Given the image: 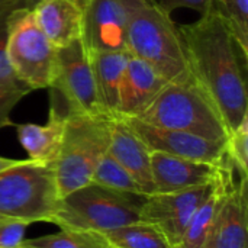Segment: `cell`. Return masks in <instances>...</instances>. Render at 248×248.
<instances>
[{
	"label": "cell",
	"instance_id": "cb8c5ba5",
	"mask_svg": "<svg viewBox=\"0 0 248 248\" xmlns=\"http://www.w3.org/2000/svg\"><path fill=\"white\" fill-rule=\"evenodd\" d=\"M225 151L232 163L234 169L243 176L247 177L248 169V116L243 119L240 126L230 134Z\"/></svg>",
	"mask_w": 248,
	"mask_h": 248
},
{
	"label": "cell",
	"instance_id": "7a4b0ae2",
	"mask_svg": "<svg viewBox=\"0 0 248 248\" xmlns=\"http://www.w3.org/2000/svg\"><path fill=\"white\" fill-rule=\"evenodd\" d=\"M110 124L109 115L65 110L64 140L54 163L61 198L92 183L93 173L109 148Z\"/></svg>",
	"mask_w": 248,
	"mask_h": 248
},
{
	"label": "cell",
	"instance_id": "7c38bea8",
	"mask_svg": "<svg viewBox=\"0 0 248 248\" xmlns=\"http://www.w3.org/2000/svg\"><path fill=\"white\" fill-rule=\"evenodd\" d=\"M222 163L214 164L153 151L151 176L154 193H173L209 185L218 177Z\"/></svg>",
	"mask_w": 248,
	"mask_h": 248
},
{
	"label": "cell",
	"instance_id": "9c48e42d",
	"mask_svg": "<svg viewBox=\"0 0 248 248\" xmlns=\"http://www.w3.org/2000/svg\"><path fill=\"white\" fill-rule=\"evenodd\" d=\"M142 3L145 0H83L80 39L87 52L125 51L131 16Z\"/></svg>",
	"mask_w": 248,
	"mask_h": 248
},
{
	"label": "cell",
	"instance_id": "836d02e7",
	"mask_svg": "<svg viewBox=\"0 0 248 248\" xmlns=\"http://www.w3.org/2000/svg\"><path fill=\"white\" fill-rule=\"evenodd\" d=\"M19 248H25V247H19Z\"/></svg>",
	"mask_w": 248,
	"mask_h": 248
},
{
	"label": "cell",
	"instance_id": "d6a6232c",
	"mask_svg": "<svg viewBox=\"0 0 248 248\" xmlns=\"http://www.w3.org/2000/svg\"><path fill=\"white\" fill-rule=\"evenodd\" d=\"M81 1H83V0H77V3H78V4H80ZM145 1H148V3H150V0H145Z\"/></svg>",
	"mask_w": 248,
	"mask_h": 248
},
{
	"label": "cell",
	"instance_id": "277c9868",
	"mask_svg": "<svg viewBox=\"0 0 248 248\" xmlns=\"http://www.w3.org/2000/svg\"><path fill=\"white\" fill-rule=\"evenodd\" d=\"M145 124L227 142L230 132L208 96L190 78L167 83L137 118Z\"/></svg>",
	"mask_w": 248,
	"mask_h": 248
},
{
	"label": "cell",
	"instance_id": "f1b7e54d",
	"mask_svg": "<svg viewBox=\"0 0 248 248\" xmlns=\"http://www.w3.org/2000/svg\"><path fill=\"white\" fill-rule=\"evenodd\" d=\"M25 0H0V20L7 19L13 12L23 9Z\"/></svg>",
	"mask_w": 248,
	"mask_h": 248
},
{
	"label": "cell",
	"instance_id": "5b68a950",
	"mask_svg": "<svg viewBox=\"0 0 248 248\" xmlns=\"http://www.w3.org/2000/svg\"><path fill=\"white\" fill-rule=\"evenodd\" d=\"M54 164L19 160L0 171V217L29 225L52 222L60 205Z\"/></svg>",
	"mask_w": 248,
	"mask_h": 248
},
{
	"label": "cell",
	"instance_id": "603a6c76",
	"mask_svg": "<svg viewBox=\"0 0 248 248\" xmlns=\"http://www.w3.org/2000/svg\"><path fill=\"white\" fill-rule=\"evenodd\" d=\"M243 55H248V0H215Z\"/></svg>",
	"mask_w": 248,
	"mask_h": 248
},
{
	"label": "cell",
	"instance_id": "30bf717a",
	"mask_svg": "<svg viewBox=\"0 0 248 248\" xmlns=\"http://www.w3.org/2000/svg\"><path fill=\"white\" fill-rule=\"evenodd\" d=\"M215 180L209 185L182 192L145 196L141 208V221L154 225L173 248L182 238L198 208L211 193Z\"/></svg>",
	"mask_w": 248,
	"mask_h": 248
},
{
	"label": "cell",
	"instance_id": "52a82bcc",
	"mask_svg": "<svg viewBox=\"0 0 248 248\" xmlns=\"http://www.w3.org/2000/svg\"><path fill=\"white\" fill-rule=\"evenodd\" d=\"M6 52L16 78L29 90L51 87L57 48L35 22L32 10L23 7L7 17Z\"/></svg>",
	"mask_w": 248,
	"mask_h": 248
},
{
	"label": "cell",
	"instance_id": "44dd1931",
	"mask_svg": "<svg viewBox=\"0 0 248 248\" xmlns=\"http://www.w3.org/2000/svg\"><path fill=\"white\" fill-rule=\"evenodd\" d=\"M20 247L25 248H102L103 240L96 232H83L61 228L55 234L25 238Z\"/></svg>",
	"mask_w": 248,
	"mask_h": 248
},
{
	"label": "cell",
	"instance_id": "5bb4252c",
	"mask_svg": "<svg viewBox=\"0 0 248 248\" xmlns=\"http://www.w3.org/2000/svg\"><path fill=\"white\" fill-rule=\"evenodd\" d=\"M247 177L230 183L205 248H247Z\"/></svg>",
	"mask_w": 248,
	"mask_h": 248
},
{
	"label": "cell",
	"instance_id": "4fadbf2b",
	"mask_svg": "<svg viewBox=\"0 0 248 248\" xmlns=\"http://www.w3.org/2000/svg\"><path fill=\"white\" fill-rule=\"evenodd\" d=\"M167 83L150 64L129 55L119 86L116 116L138 118Z\"/></svg>",
	"mask_w": 248,
	"mask_h": 248
},
{
	"label": "cell",
	"instance_id": "8992f818",
	"mask_svg": "<svg viewBox=\"0 0 248 248\" xmlns=\"http://www.w3.org/2000/svg\"><path fill=\"white\" fill-rule=\"evenodd\" d=\"M126 51L150 64L169 83L190 78L177 25L151 3H142L132 13Z\"/></svg>",
	"mask_w": 248,
	"mask_h": 248
},
{
	"label": "cell",
	"instance_id": "d4e9b609",
	"mask_svg": "<svg viewBox=\"0 0 248 248\" xmlns=\"http://www.w3.org/2000/svg\"><path fill=\"white\" fill-rule=\"evenodd\" d=\"M31 90L26 87L17 86H6L0 84V129L9 125H13L10 121V113L15 106L29 93Z\"/></svg>",
	"mask_w": 248,
	"mask_h": 248
},
{
	"label": "cell",
	"instance_id": "9a60e30c",
	"mask_svg": "<svg viewBox=\"0 0 248 248\" xmlns=\"http://www.w3.org/2000/svg\"><path fill=\"white\" fill-rule=\"evenodd\" d=\"M108 153L135 179L145 196L154 193L151 151L124 118H112Z\"/></svg>",
	"mask_w": 248,
	"mask_h": 248
},
{
	"label": "cell",
	"instance_id": "ba28073f",
	"mask_svg": "<svg viewBox=\"0 0 248 248\" xmlns=\"http://www.w3.org/2000/svg\"><path fill=\"white\" fill-rule=\"evenodd\" d=\"M49 89L61 96L65 110L106 115L97 96L89 52L81 39L57 49V67Z\"/></svg>",
	"mask_w": 248,
	"mask_h": 248
},
{
	"label": "cell",
	"instance_id": "f546056e",
	"mask_svg": "<svg viewBox=\"0 0 248 248\" xmlns=\"http://www.w3.org/2000/svg\"><path fill=\"white\" fill-rule=\"evenodd\" d=\"M19 160H13V158H6V157H0V171L6 170L7 167L16 164Z\"/></svg>",
	"mask_w": 248,
	"mask_h": 248
},
{
	"label": "cell",
	"instance_id": "4dcf8cb0",
	"mask_svg": "<svg viewBox=\"0 0 248 248\" xmlns=\"http://www.w3.org/2000/svg\"><path fill=\"white\" fill-rule=\"evenodd\" d=\"M39 1H42V0H25V6H26V9L32 10Z\"/></svg>",
	"mask_w": 248,
	"mask_h": 248
},
{
	"label": "cell",
	"instance_id": "e0dca14e",
	"mask_svg": "<svg viewBox=\"0 0 248 248\" xmlns=\"http://www.w3.org/2000/svg\"><path fill=\"white\" fill-rule=\"evenodd\" d=\"M16 134L29 160L54 164L64 140L65 110L52 103L46 124H17Z\"/></svg>",
	"mask_w": 248,
	"mask_h": 248
},
{
	"label": "cell",
	"instance_id": "ffe728a7",
	"mask_svg": "<svg viewBox=\"0 0 248 248\" xmlns=\"http://www.w3.org/2000/svg\"><path fill=\"white\" fill-rule=\"evenodd\" d=\"M115 248H171L164 235L151 224L138 221L99 234Z\"/></svg>",
	"mask_w": 248,
	"mask_h": 248
},
{
	"label": "cell",
	"instance_id": "1f68e13d",
	"mask_svg": "<svg viewBox=\"0 0 248 248\" xmlns=\"http://www.w3.org/2000/svg\"><path fill=\"white\" fill-rule=\"evenodd\" d=\"M102 240H103V238H102ZM102 248H115V247H112V246H109V244H106V243L103 241V247Z\"/></svg>",
	"mask_w": 248,
	"mask_h": 248
},
{
	"label": "cell",
	"instance_id": "83f0119b",
	"mask_svg": "<svg viewBox=\"0 0 248 248\" xmlns=\"http://www.w3.org/2000/svg\"><path fill=\"white\" fill-rule=\"evenodd\" d=\"M150 3L157 6L161 12H164L169 16H171V13L180 7L193 9L201 15L215 7V0H150Z\"/></svg>",
	"mask_w": 248,
	"mask_h": 248
},
{
	"label": "cell",
	"instance_id": "4316f807",
	"mask_svg": "<svg viewBox=\"0 0 248 248\" xmlns=\"http://www.w3.org/2000/svg\"><path fill=\"white\" fill-rule=\"evenodd\" d=\"M6 41H7V19H3L0 20V84L26 87L16 78L10 67L7 52H6Z\"/></svg>",
	"mask_w": 248,
	"mask_h": 248
},
{
	"label": "cell",
	"instance_id": "2e32d148",
	"mask_svg": "<svg viewBox=\"0 0 248 248\" xmlns=\"http://www.w3.org/2000/svg\"><path fill=\"white\" fill-rule=\"evenodd\" d=\"M35 22L58 49L81 38V7L77 0H42L32 9Z\"/></svg>",
	"mask_w": 248,
	"mask_h": 248
},
{
	"label": "cell",
	"instance_id": "6da1fadb",
	"mask_svg": "<svg viewBox=\"0 0 248 248\" xmlns=\"http://www.w3.org/2000/svg\"><path fill=\"white\" fill-rule=\"evenodd\" d=\"M177 29L192 80L217 108L228 132H234L248 116L247 58L217 7Z\"/></svg>",
	"mask_w": 248,
	"mask_h": 248
},
{
	"label": "cell",
	"instance_id": "484cf974",
	"mask_svg": "<svg viewBox=\"0 0 248 248\" xmlns=\"http://www.w3.org/2000/svg\"><path fill=\"white\" fill-rule=\"evenodd\" d=\"M29 224L0 217V248H19L25 240V232Z\"/></svg>",
	"mask_w": 248,
	"mask_h": 248
},
{
	"label": "cell",
	"instance_id": "d6986e66",
	"mask_svg": "<svg viewBox=\"0 0 248 248\" xmlns=\"http://www.w3.org/2000/svg\"><path fill=\"white\" fill-rule=\"evenodd\" d=\"M129 55L131 54L126 49L89 52L90 65L102 109L106 115L112 118H116L119 86Z\"/></svg>",
	"mask_w": 248,
	"mask_h": 248
},
{
	"label": "cell",
	"instance_id": "7402d4cb",
	"mask_svg": "<svg viewBox=\"0 0 248 248\" xmlns=\"http://www.w3.org/2000/svg\"><path fill=\"white\" fill-rule=\"evenodd\" d=\"M92 183L119 192L144 195L135 179L109 153H106L97 164L92 177Z\"/></svg>",
	"mask_w": 248,
	"mask_h": 248
},
{
	"label": "cell",
	"instance_id": "ac0fdd59",
	"mask_svg": "<svg viewBox=\"0 0 248 248\" xmlns=\"http://www.w3.org/2000/svg\"><path fill=\"white\" fill-rule=\"evenodd\" d=\"M234 170L235 169L227 155L224 163L221 164L219 174L214 183L211 193L206 196V199L198 208V211L195 212L193 218L190 219L187 228L185 230L182 238L177 241V244L173 246V248H205L212 224H214L217 214L222 205L227 189H228L230 183L232 182Z\"/></svg>",
	"mask_w": 248,
	"mask_h": 248
},
{
	"label": "cell",
	"instance_id": "3957f363",
	"mask_svg": "<svg viewBox=\"0 0 248 248\" xmlns=\"http://www.w3.org/2000/svg\"><path fill=\"white\" fill-rule=\"evenodd\" d=\"M145 195L89 183L60 199L51 224L83 232H106L141 221Z\"/></svg>",
	"mask_w": 248,
	"mask_h": 248
},
{
	"label": "cell",
	"instance_id": "8fae6325",
	"mask_svg": "<svg viewBox=\"0 0 248 248\" xmlns=\"http://www.w3.org/2000/svg\"><path fill=\"white\" fill-rule=\"evenodd\" d=\"M137 135L144 141L150 151L164 153L174 157H182L187 160L205 161L219 164L224 161L225 144L219 141H211L189 132L158 128L145 124L137 118H124Z\"/></svg>",
	"mask_w": 248,
	"mask_h": 248
}]
</instances>
